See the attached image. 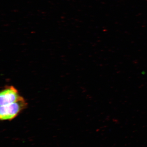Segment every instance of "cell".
<instances>
[{
	"label": "cell",
	"instance_id": "cell-1",
	"mask_svg": "<svg viewBox=\"0 0 147 147\" xmlns=\"http://www.w3.org/2000/svg\"><path fill=\"white\" fill-rule=\"evenodd\" d=\"M27 106V103L22 97L16 102L1 106L0 119L1 120H10L19 114Z\"/></svg>",
	"mask_w": 147,
	"mask_h": 147
},
{
	"label": "cell",
	"instance_id": "cell-2",
	"mask_svg": "<svg viewBox=\"0 0 147 147\" xmlns=\"http://www.w3.org/2000/svg\"><path fill=\"white\" fill-rule=\"evenodd\" d=\"M22 96L17 90L12 86L5 88L0 94V105L5 106L12 104L19 100Z\"/></svg>",
	"mask_w": 147,
	"mask_h": 147
}]
</instances>
